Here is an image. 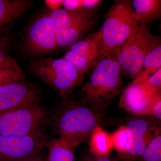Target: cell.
<instances>
[{
  "mask_svg": "<svg viewBox=\"0 0 161 161\" xmlns=\"http://www.w3.org/2000/svg\"><path fill=\"white\" fill-rule=\"evenodd\" d=\"M26 80V77L16 60L6 56L0 62V86L15 81Z\"/></svg>",
  "mask_w": 161,
  "mask_h": 161,
  "instance_id": "obj_18",
  "label": "cell"
},
{
  "mask_svg": "<svg viewBox=\"0 0 161 161\" xmlns=\"http://www.w3.org/2000/svg\"><path fill=\"white\" fill-rule=\"evenodd\" d=\"M150 116L158 121L161 119V92H159L153 95L150 108Z\"/></svg>",
  "mask_w": 161,
  "mask_h": 161,
  "instance_id": "obj_24",
  "label": "cell"
},
{
  "mask_svg": "<svg viewBox=\"0 0 161 161\" xmlns=\"http://www.w3.org/2000/svg\"><path fill=\"white\" fill-rule=\"evenodd\" d=\"M47 113L39 103L0 112V136H24L43 131Z\"/></svg>",
  "mask_w": 161,
  "mask_h": 161,
  "instance_id": "obj_5",
  "label": "cell"
},
{
  "mask_svg": "<svg viewBox=\"0 0 161 161\" xmlns=\"http://www.w3.org/2000/svg\"><path fill=\"white\" fill-rule=\"evenodd\" d=\"M47 161H75V150L60 138L53 139L47 142Z\"/></svg>",
  "mask_w": 161,
  "mask_h": 161,
  "instance_id": "obj_19",
  "label": "cell"
},
{
  "mask_svg": "<svg viewBox=\"0 0 161 161\" xmlns=\"http://www.w3.org/2000/svg\"><path fill=\"white\" fill-rule=\"evenodd\" d=\"M79 161H113L109 156L99 157L93 155L91 153H84L80 158Z\"/></svg>",
  "mask_w": 161,
  "mask_h": 161,
  "instance_id": "obj_28",
  "label": "cell"
},
{
  "mask_svg": "<svg viewBox=\"0 0 161 161\" xmlns=\"http://www.w3.org/2000/svg\"><path fill=\"white\" fill-rule=\"evenodd\" d=\"M132 3L139 26H146L161 20V0H133Z\"/></svg>",
  "mask_w": 161,
  "mask_h": 161,
  "instance_id": "obj_16",
  "label": "cell"
},
{
  "mask_svg": "<svg viewBox=\"0 0 161 161\" xmlns=\"http://www.w3.org/2000/svg\"><path fill=\"white\" fill-rule=\"evenodd\" d=\"M139 26L138 31L115 53L122 72L133 79L142 72L143 62L147 53L161 44L159 39L151 33L150 26Z\"/></svg>",
  "mask_w": 161,
  "mask_h": 161,
  "instance_id": "obj_6",
  "label": "cell"
},
{
  "mask_svg": "<svg viewBox=\"0 0 161 161\" xmlns=\"http://www.w3.org/2000/svg\"><path fill=\"white\" fill-rule=\"evenodd\" d=\"M56 33L52 28L49 12L34 20L26 31L23 45V51L31 56L47 54L58 49Z\"/></svg>",
  "mask_w": 161,
  "mask_h": 161,
  "instance_id": "obj_9",
  "label": "cell"
},
{
  "mask_svg": "<svg viewBox=\"0 0 161 161\" xmlns=\"http://www.w3.org/2000/svg\"><path fill=\"white\" fill-rule=\"evenodd\" d=\"M93 68L89 80L80 90V99L104 114L120 93L122 72L114 53L102 57Z\"/></svg>",
  "mask_w": 161,
  "mask_h": 161,
  "instance_id": "obj_2",
  "label": "cell"
},
{
  "mask_svg": "<svg viewBox=\"0 0 161 161\" xmlns=\"http://www.w3.org/2000/svg\"><path fill=\"white\" fill-rule=\"evenodd\" d=\"M138 161H161V131L150 141Z\"/></svg>",
  "mask_w": 161,
  "mask_h": 161,
  "instance_id": "obj_21",
  "label": "cell"
},
{
  "mask_svg": "<svg viewBox=\"0 0 161 161\" xmlns=\"http://www.w3.org/2000/svg\"><path fill=\"white\" fill-rule=\"evenodd\" d=\"M146 77L142 71L124 89L121 95L119 107L134 115H150L153 95L145 92L141 82Z\"/></svg>",
  "mask_w": 161,
  "mask_h": 161,
  "instance_id": "obj_12",
  "label": "cell"
},
{
  "mask_svg": "<svg viewBox=\"0 0 161 161\" xmlns=\"http://www.w3.org/2000/svg\"><path fill=\"white\" fill-rule=\"evenodd\" d=\"M141 85L144 91L150 95L161 92V68L147 78L145 77L141 82Z\"/></svg>",
  "mask_w": 161,
  "mask_h": 161,
  "instance_id": "obj_23",
  "label": "cell"
},
{
  "mask_svg": "<svg viewBox=\"0 0 161 161\" xmlns=\"http://www.w3.org/2000/svg\"><path fill=\"white\" fill-rule=\"evenodd\" d=\"M62 6L64 9L69 11H75L85 9L83 8L82 0H64Z\"/></svg>",
  "mask_w": 161,
  "mask_h": 161,
  "instance_id": "obj_26",
  "label": "cell"
},
{
  "mask_svg": "<svg viewBox=\"0 0 161 161\" xmlns=\"http://www.w3.org/2000/svg\"><path fill=\"white\" fill-rule=\"evenodd\" d=\"M84 9L94 12L102 3L101 0H82Z\"/></svg>",
  "mask_w": 161,
  "mask_h": 161,
  "instance_id": "obj_27",
  "label": "cell"
},
{
  "mask_svg": "<svg viewBox=\"0 0 161 161\" xmlns=\"http://www.w3.org/2000/svg\"><path fill=\"white\" fill-rule=\"evenodd\" d=\"M139 28L134 17L132 1L116 0L107 13L100 28L103 48L100 58L116 53Z\"/></svg>",
  "mask_w": 161,
  "mask_h": 161,
  "instance_id": "obj_3",
  "label": "cell"
},
{
  "mask_svg": "<svg viewBox=\"0 0 161 161\" xmlns=\"http://www.w3.org/2000/svg\"><path fill=\"white\" fill-rule=\"evenodd\" d=\"M94 12L85 9L69 11L60 8L50 11L49 18L52 28L57 33L79 21L94 17Z\"/></svg>",
  "mask_w": 161,
  "mask_h": 161,
  "instance_id": "obj_13",
  "label": "cell"
},
{
  "mask_svg": "<svg viewBox=\"0 0 161 161\" xmlns=\"http://www.w3.org/2000/svg\"><path fill=\"white\" fill-rule=\"evenodd\" d=\"M113 149L118 153L119 157L124 155L130 147L131 137L125 126H122L111 134Z\"/></svg>",
  "mask_w": 161,
  "mask_h": 161,
  "instance_id": "obj_20",
  "label": "cell"
},
{
  "mask_svg": "<svg viewBox=\"0 0 161 161\" xmlns=\"http://www.w3.org/2000/svg\"><path fill=\"white\" fill-rule=\"evenodd\" d=\"M11 43V38L5 31L0 33V62L6 56Z\"/></svg>",
  "mask_w": 161,
  "mask_h": 161,
  "instance_id": "obj_25",
  "label": "cell"
},
{
  "mask_svg": "<svg viewBox=\"0 0 161 161\" xmlns=\"http://www.w3.org/2000/svg\"><path fill=\"white\" fill-rule=\"evenodd\" d=\"M103 48L100 28L68 48L63 57L80 72L86 73L93 68L100 59Z\"/></svg>",
  "mask_w": 161,
  "mask_h": 161,
  "instance_id": "obj_10",
  "label": "cell"
},
{
  "mask_svg": "<svg viewBox=\"0 0 161 161\" xmlns=\"http://www.w3.org/2000/svg\"><path fill=\"white\" fill-rule=\"evenodd\" d=\"M90 153L99 157L109 156L113 149L111 134L98 126L89 136Z\"/></svg>",
  "mask_w": 161,
  "mask_h": 161,
  "instance_id": "obj_17",
  "label": "cell"
},
{
  "mask_svg": "<svg viewBox=\"0 0 161 161\" xmlns=\"http://www.w3.org/2000/svg\"><path fill=\"white\" fill-rule=\"evenodd\" d=\"M33 3L31 0H0V33L28 11Z\"/></svg>",
  "mask_w": 161,
  "mask_h": 161,
  "instance_id": "obj_15",
  "label": "cell"
},
{
  "mask_svg": "<svg viewBox=\"0 0 161 161\" xmlns=\"http://www.w3.org/2000/svg\"><path fill=\"white\" fill-rule=\"evenodd\" d=\"M160 121L150 115L131 114L125 125L131 142L126 153L119 157L122 161L138 160L150 141L161 131Z\"/></svg>",
  "mask_w": 161,
  "mask_h": 161,
  "instance_id": "obj_7",
  "label": "cell"
},
{
  "mask_svg": "<svg viewBox=\"0 0 161 161\" xmlns=\"http://www.w3.org/2000/svg\"><path fill=\"white\" fill-rule=\"evenodd\" d=\"M94 17L79 21L56 33L58 48H69L82 40L94 25Z\"/></svg>",
  "mask_w": 161,
  "mask_h": 161,
  "instance_id": "obj_14",
  "label": "cell"
},
{
  "mask_svg": "<svg viewBox=\"0 0 161 161\" xmlns=\"http://www.w3.org/2000/svg\"><path fill=\"white\" fill-rule=\"evenodd\" d=\"M104 115L81 99H69L63 100L53 111L51 122L60 138L75 149L101 126Z\"/></svg>",
  "mask_w": 161,
  "mask_h": 161,
  "instance_id": "obj_1",
  "label": "cell"
},
{
  "mask_svg": "<svg viewBox=\"0 0 161 161\" xmlns=\"http://www.w3.org/2000/svg\"><path fill=\"white\" fill-rule=\"evenodd\" d=\"M23 161H47V158H44L40 155V153Z\"/></svg>",
  "mask_w": 161,
  "mask_h": 161,
  "instance_id": "obj_30",
  "label": "cell"
},
{
  "mask_svg": "<svg viewBox=\"0 0 161 161\" xmlns=\"http://www.w3.org/2000/svg\"><path fill=\"white\" fill-rule=\"evenodd\" d=\"M40 99L36 87L26 80L7 84L0 86V112L39 103Z\"/></svg>",
  "mask_w": 161,
  "mask_h": 161,
  "instance_id": "obj_11",
  "label": "cell"
},
{
  "mask_svg": "<svg viewBox=\"0 0 161 161\" xmlns=\"http://www.w3.org/2000/svg\"><path fill=\"white\" fill-rule=\"evenodd\" d=\"M47 6L51 11L60 9L63 5V0H45L44 1Z\"/></svg>",
  "mask_w": 161,
  "mask_h": 161,
  "instance_id": "obj_29",
  "label": "cell"
},
{
  "mask_svg": "<svg viewBox=\"0 0 161 161\" xmlns=\"http://www.w3.org/2000/svg\"><path fill=\"white\" fill-rule=\"evenodd\" d=\"M142 67L144 71L150 75L161 68V44L147 53L144 58Z\"/></svg>",
  "mask_w": 161,
  "mask_h": 161,
  "instance_id": "obj_22",
  "label": "cell"
},
{
  "mask_svg": "<svg viewBox=\"0 0 161 161\" xmlns=\"http://www.w3.org/2000/svg\"><path fill=\"white\" fill-rule=\"evenodd\" d=\"M28 72L49 85L63 100L70 99L76 87L85 79V74L63 58L34 60L30 64Z\"/></svg>",
  "mask_w": 161,
  "mask_h": 161,
  "instance_id": "obj_4",
  "label": "cell"
},
{
  "mask_svg": "<svg viewBox=\"0 0 161 161\" xmlns=\"http://www.w3.org/2000/svg\"><path fill=\"white\" fill-rule=\"evenodd\" d=\"M47 142L44 131L24 136H0V161H23L38 155Z\"/></svg>",
  "mask_w": 161,
  "mask_h": 161,
  "instance_id": "obj_8",
  "label": "cell"
}]
</instances>
